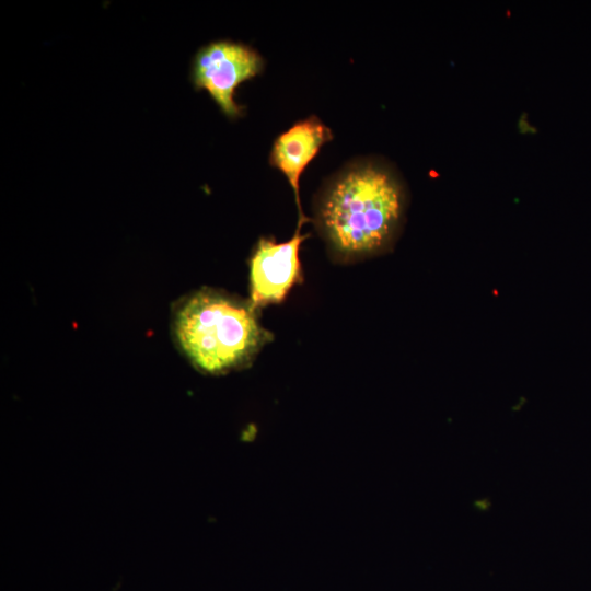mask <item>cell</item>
Returning <instances> with one entry per match:
<instances>
[{"label":"cell","mask_w":591,"mask_h":591,"mask_svg":"<svg viewBox=\"0 0 591 591\" xmlns=\"http://www.w3.org/2000/svg\"><path fill=\"white\" fill-rule=\"evenodd\" d=\"M403 209L404 190L391 166L359 158L325 182L316 199V225L339 259H358L389 244Z\"/></svg>","instance_id":"cell-1"},{"label":"cell","mask_w":591,"mask_h":591,"mask_svg":"<svg viewBox=\"0 0 591 591\" xmlns=\"http://www.w3.org/2000/svg\"><path fill=\"white\" fill-rule=\"evenodd\" d=\"M251 301L201 289L184 298L173 315L182 352L199 371L222 374L248 366L273 338Z\"/></svg>","instance_id":"cell-2"},{"label":"cell","mask_w":591,"mask_h":591,"mask_svg":"<svg viewBox=\"0 0 591 591\" xmlns=\"http://www.w3.org/2000/svg\"><path fill=\"white\" fill-rule=\"evenodd\" d=\"M264 68L263 56L252 46L219 39L196 51L190 63L189 79L196 91H207L221 113L235 120L245 113V107L235 101L236 88L260 74Z\"/></svg>","instance_id":"cell-3"},{"label":"cell","mask_w":591,"mask_h":591,"mask_svg":"<svg viewBox=\"0 0 591 591\" xmlns=\"http://www.w3.org/2000/svg\"><path fill=\"white\" fill-rule=\"evenodd\" d=\"M298 227L291 239L278 243L269 237H260L250 258L251 303L260 308L285 300L290 289L302 282L300 246L309 234Z\"/></svg>","instance_id":"cell-4"},{"label":"cell","mask_w":591,"mask_h":591,"mask_svg":"<svg viewBox=\"0 0 591 591\" xmlns=\"http://www.w3.org/2000/svg\"><path fill=\"white\" fill-rule=\"evenodd\" d=\"M332 139V129L317 116L310 115L279 134L273 142L268 163L280 171L291 186L299 211V223L310 221L301 208L300 177L320 149Z\"/></svg>","instance_id":"cell-5"}]
</instances>
